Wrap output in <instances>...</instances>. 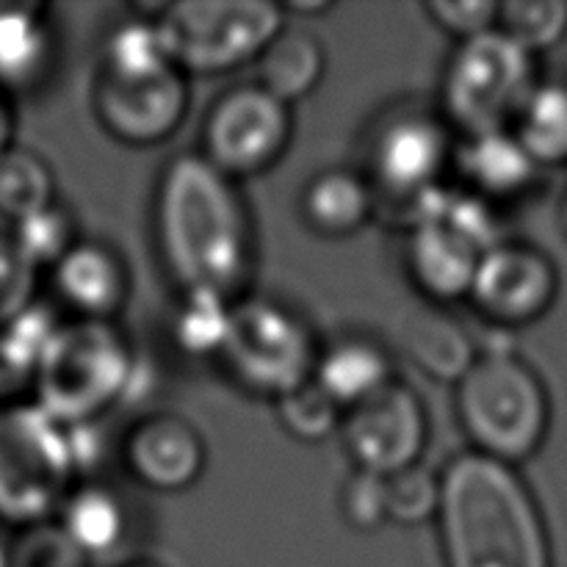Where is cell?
<instances>
[{
	"instance_id": "cell-16",
	"label": "cell",
	"mask_w": 567,
	"mask_h": 567,
	"mask_svg": "<svg viewBox=\"0 0 567 567\" xmlns=\"http://www.w3.org/2000/svg\"><path fill=\"white\" fill-rule=\"evenodd\" d=\"M482 255L449 227L421 225L410 230L408 271L419 291L435 305L471 297Z\"/></svg>"
},
{
	"instance_id": "cell-20",
	"label": "cell",
	"mask_w": 567,
	"mask_h": 567,
	"mask_svg": "<svg viewBox=\"0 0 567 567\" xmlns=\"http://www.w3.org/2000/svg\"><path fill=\"white\" fill-rule=\"evenodd\" d=\"M399 343L410 363L441 382H460L480 360L471 332L446 310H413L404 316Z\"/></svg>"
},
{
	"instance_id": "cell-18",
	"label": "cell",
	"mask_w": 567,
	"mask_h": 567,
	"mask_svg": "<svg viewBox=\"0 0 567 567\" xmlns=\"http://www.w3.org/2000/svg\"><path fill=\"white\" fill-rule=\"evenodd\" d=\"M465 188L491 203H507L535 186L540 166L529 158L513 131H493L465 138L454 153Z\"/></svg>"
},
{
	"instance_id": "cell-3",
	"label": "cell",
	"mask_w": 567,
	"mask_h": 567,
	"mask_svg": "<svg viewBox=\"0 0 567 567\" xmlns=\"http://www.w3.org/2000/svg\"><path fill=\"white\" fill-rule=\"evenodd\" d=\"M457 415L476 454L518 465L537 454L551 404L535 369L515 352H487L460 380Z\"/></svg>"
},
{
	"instance_id": "cell-10",
	"label": "cell",
	"mask_w": 567,
	"mask_h": 567,
	"mask_svg": "<svg viewBox=\"0 0 567 567\" xmlns=\"http://www.w3.org/2000/svg\"><path fill=\"white\" fill-rule=\"evenodd\" d=\"M452 127L432 111L408 109L385 116L371 138V175L374 186L402 205L415 194L437 186L452 161Z\"/></svg>"
},
{
	"instance_id": "cell-12",
	"label": "cell",
	"mask_w": 567,
	"mask_h": 567,
	"mask_svg": "<svg viewBox=\"0 0 567 567\" xmlns=\"http://www.w3.org/2000/svg\"><path fill=\"white\" fill-rule=\"evenodd\" d=\"M557 291V266L543 249L524 241H504L482 255L468 299L487 321L515 330L546 316Z\"/></svg>"
},
{
	"instance_id": "cell-24",
	"label": "cell",
	"mask_w": 567,
	"mask_h": 567,
	"mask_svg": "<svg viewBox=\"0 0 567 567\" xmlns=\"http://www.w3.org/2000/svg\"><path fill=\"white\" fill-rule=\"evenodd\" d=\"M509 131L540 169L567 164V83H537Z\"/></svg>"
},
{
	"instance_id": "cell-26",
	"label": "cell",
	"mask_w": 567,
	"mask_h": 567,
	"mask_svg": "<svg viewBox=\"0 0 567 567\" xmlns=\"http://www.w3.org/2000/svg\"><path fill=\"white\" fill-rule=\"evenodd\" d=\"M169 66L175 64H172L164 33H161L155 17L122 20L105 37L100 75L150 78L169 70Z\"/></svg>"
},
{
	"instance_id": "cell-40",
	"label": "cell",
	"mask_w": 567,
	"mask_h": 567,
	"mask_svg": "<svg viewBox=\"0 0 567 567\" xmlns=\"http://www.w3.org/2000/svg\"><path fill=\"white\" fill-rule=\"evenodd\" d=\"M559 225H563V233L567 236V192H565L563 203H559Z\"/></svg>"
},
{
	"instance_id": "cell-19",
	"label": "cell",
	"mask_w": 567,
	"mask_h": 567,
	"mask_svg": "<svg viewBox=\"0 0 567 567\" xmlns=\"http://www.w3.org/2000/svg\"><path fill=\"white\" fill-rule=\"evenodd\" d=\"M313 382L347 413L393 385V360L382 343L349 336L319 352Z\"/></svg>"
},
{
	"instance_id": "cell-2",
	"label": "cell",
	"mask_w": 567,
	"mask_h": 567,
	"mask_svg": "<svg viewBox=\"0 0 567 567\" xmlns=\"http://www.w3.org/2000/svg\"><path fill=\"white\" fill-rule=\"evenodd\" d=\"M441 487L449 567H554L540 509L513 465L463 454L443 471Z\"/></svg>"
},
{
	"instance_id": "cell-30",
	"label": "cell",
	"mask_w": 567,
	"mask_h": 567,
	"mask_svg": "<svg viewBox=\"0 0 567 567\" xmlns=\"http://www.w3.org/2000/svg\"><path fill=\"white\" fill-rule=\"evenodd\" d=\"M11 238L22 249L37 269H53L81 238H78V221L70 208L53 203L50 208L28 216L9 227Z\"/></svg>"
},
{
	"instance_id": "cell-22",
	"label": "cell",
	"mask_w": 567,
	"mask_h": 567,
	"mask_svg": "<svg viewBox=\"0 0 567 567\" xmlns=\"http://www.w3.org/2000/svg\"><path fill=\"white\" fill-rule=\"evenodd\" d=\"M324 48L305 28H282L258 59V86L286 105L308 97L324 78Z\"/></svg>"
},
{
	"instance_id": "cell-36",
	"label": "cell",
	"mask_w": 567,
	"mask_h": 567,
	"mask_svg": "<svg viewBox=\"0 0 567 567\" xmlns=\"http://www.w3.org/2000/svg\"><path fill=\"white\" fill-rule=\"evenodd\" d=\"M426 14L443 31H449L460 42H465V39L482 37V33L496 28L498 3L496 0H430L426 3Z\"/></svg>"
},
{
	"instance_id": "cell-27",
	"label": "cell",
	"mask_w": 567,
	"mask_h": 567,
	"mask_svg": "<svg viewBox=\"0 0 567 567\" xmlns=\"http://www.w3.org/2000/svg\"><path fill=\"white\" fill-rule=\"evenodd\" d=\"M55 199V175L33 150L11 147L0 158V219L9 225L50 208Z\"/></svg>"
},
{
	"instance_id": "cell-39",
	"label": "cell",
	"mask_w": 567,
	"mask_h": 567,
	"mask_svg": "<svg viewBox=\"0 0 567 567\" xmlns=\"http://www.w3.org/2000/svg\"><path fill=\"white\" fill-rule=\"evenodd\" d=\"M0 567H11V551H9V540H0Z\"/></svg>"
},
{
	"instance_id": "cell-38",
	"label": "cell",
	"mask_w": 567,
	"mask_h": 567,
	"mask_svg": "<svg viewBox=\"0 0 567 567\" xmlns=\"http://www.w3.org/2000/svg\"><path fill=\"white\" fill-rule=\"evenodd\" d=\"M332 3H327V0H291V3L282 6V11L286 14H299V17H313V14H324V11H330Z\"/></svg>"
},
{
	"instance_id": "cell-14",
	"label": "cell",
	"mask_w": 567,
	"mask_h": 567,
	"mask_svg": "<svg viewBox=\"0 0 567 567\" xmlns=\"http://www.w3.org/2000/svg\"><path fill=\"white\" fill-rule=\"evenodd\" d=\"M127 471L144 487L158 493L188 491L205 471L203 435L186 419L172 413L138 421L122 446Z\"/></svg>"
},
{
	"instance_id": "cell-7",
	"label": "cell",
	"mask_w": 567,
	"mask_h": 567,
	"mask_svg": "<svg viewBox=\"0 0 567 567\" xmlns=\"http://www.w3.org/2000/svg\"><path fill=\"white\" fill-rule=\"evenodd\" d=\"M155 20L177 70L214 75L258 61L286 28V11L269 0H181Z\"/></svg>"
},
{
	"instance_id": "cell-41",
	"label": "cell",
	"mask_w": 567,
	"mask_h": 567,
	"mask_svg": "<svg viewBox=\"0 0 567 567\" xmlns=\"http://www.w3.org/2000/svg\"><path fill=\"white\" fill-rule=\"evenodd\" d=\"M127 567H158V565H150V563H136V565H127Z\"/></svg>"
},
{
	"instance_id": "cell-33",
	"label": "cell",
	"mask_w": 567,
	"mask_h": 567,
	"mask_svg": "<svg viewBox=\"0 0 567 567\" xmlns=\"http://www.w3.org/2000/svg\"><path fill=\"white\" fill-rule=\"evenodd\" d=\"M11 567H89V557L55 520L28 526L9 540Z\"/></svg>"
},
{
	"instance_id": "cell-34",
	"label": "cell",
	"mask_w": 567,
	"mask_h": 567,
	"mask_svg": "<svg viewBox=\"0 0 567 567\" xmlns=\"http://www.w3.org/2000/svg\"><path fill=\"white\" fill-rule=\"evenodd\" d=\"M39 269L22 255L9 230H0V324L37 302Z\"/></svg>"
},
{
	"instance_id": "cell-5",
	"label": "cell",
	"mask_w": 567,
	"mask_h": 567,
	"mask_svg": "<svg viewBox=\"0 0 567 567\" xmlns=\"http://www.w3.org/2000/svg\"><path fill=\"white\" fill-rule=\"evenodd\" d=\"M133 380V349L114 321H64L50 341L33 402L64 426L89 424L109 410Z\"/></svg>"
},
{
	"instance_id": "cell-23",
	"label": "cell",
	"mask_w": 567,
	"mask_h": 567,
	"mask_svg": "<svg viewBox=\"0 0 567 567\" xmlns=\"http://www.w3.org/2000/svg\"><path fill=\"white\" fill-rule=\"evenodd\" d=\"M61 324L59 313L39 299L0 324V393L14 391L22 382L33 385L39 363Z\"/></svg>"
},
{
	"instance_id": "cell-11",
	"label": "cell",
	"mask_w": 567,
	"mask_h": 567,
	"mask_svg": "<svg viewBox=\"0 0 567 567\" xmlns=\"http://www.w3.org/2000/svg\"><path fill=\"white\" fill-rule=\"evenodd\" d=\"M343 446L358 471L393 476L419 465L426 446V413L419 393L393 382L377 396L343 413Z\"/></svg>"
},
{
	"instance_id": "cell-35",
	"label": "cell",
	"mask_w": 567,
	"mask_h": 567,
	"mask_svg": "<svg viewBox=\"0 0 567 567\" xmlns=\"http://www.w3.org/2000/svg\"><path fill=\"white\" fill-rule=\"evenodd\" d=\"M341 513L354 532H377L382 524H388L385 476L354 471L341 491Z\"/></svg>"
},
{
	"instance_id": "cell-21",
	"label": "cell",
	"mask_w": 567,
	"mask_h": 567,
	"mask_svg": "<svg viewBox=\"0 0 567 567\" xmlns=\"http://www.w3.org/2000/svg\"><path fill=\"white\" fill-rule=\"evenodd\" d=\"M305 221L327 238H343L369 225L377 208L374 186L360 172L327 169L316 175L302 192Z\"/></svg>"
},
{
	"instance_id": "cell-29",
	"label": "cell",
	"mask_w": 567,
	"mask_h": 567,
	"mask_svg": "<svg viewBox=\"0 0 567 567\" xmlns=\"http://www.w3.org/2000/svg\"><path fill=\"white\" fill-rule=\"evenodd\" d=\"M496 28L526 53H543L565 39L567 3L565 0H507L498 3Z\"/></svg>"
},
{
	"instance_id": "cell-9",
	"label": "cell",
	"mask_w": 567,
	"mask_h": 567,
	"mask_svg": "<svg viewBox=\"0 0 567 567\" xmlns=\"http://www.w3.org/2000/svg\"><path fill=\"white\" fill-rule=\"evenodd\" d=\"M288 142L291 111L258 83L230 89L205 116L203 158L230 181L275 166Z\"/></svg>"
},
{
	"instance_id": "cell-37",
	"label": "cell",
	"mask_w": 567,
	"mask_h": 567,
	"mask_svg": "<svg viewBox=\"0 0 567 567\" xmlns=\"http://www.w3.org/2000/svg\"><path fill=\"white\" fill-rule=\"evenodd\" d=\"M14 131H17L14 105H11L9 94L0 92V158L14 147Z\"/></svg>"
},
{
	"instance_id": "cell-4",
	"label": "cell",
	"mask_w": 567,
	"mask_h": 567,
	"mask_svg": "<svg viewBox=\"0 0 567 567\" xmlns=\"http://www.w3.org/2000/svg\"><path fill=\"white\" fill-rule=\"evenodd\" d=\"M70 430L37 402H0V524H48L75 482Z\"/></svg>"
},
{
	"instance_id": "cell-17",
	"label": "cell",
	"mask_w": 567,
	"mask_h": 567,
	"mask_svg": "<svg viewBox=\"0 0 567 567\" xmlns=\"http://www.w3.org/2000/svg\"><path fill=\"white\" fill-rule=\"evenodd\" d=\"M55 37L39 3H0V92L28 94L53 70Z\"/></svg>"
},
{
	"instance_id": "cell-1",
	"label": "cell",
	"mask_w": 567,
	"mask_h": 567,
	"mask_svg": "<svg viewBox=\"0 0 567 567\" xmlns=\"http://www.w3.org/2000/svg\"><path fill=\"white\" fill-rule=\"evenodd\" d=\"M155 238L183 293L238 302L252 271V227L236 183L203 155H177L155 188Z\"/></svg>"
},
{
	"instance_id": "cell-28",
	"label": "cell",
	"mask_w": 567,
	"mask_h": 567,
	"mask_svg": "<svg viewBox=\"0 0 567 567\" xmlns=\"http://www.w3.org/2000/svg\"><path fill=\"white\" fill-rule=\"evenodd\" d=\"M233 305L216 293H183L172 319V341L188 358H219L230 332Z\"/></svg>"
},
{
	"instance_id": "cell-13",
	"label": "cell",
	"mask_w": 567,
	"mask_h": 567,
	"mask_svg": "<svg viewBox=\"0 0 567 567\" xmlns=\"http://www.w3.org/2000/svg\"><path fill=\"white\" fill-rule=\"evenodd\" d=\"M188 109L186 78L177 66L150 78L100 75L94 114L111 138L131 147L161 144L177 131Z\"/></svg>"
},
{
	"instance_id": "cell-31",
	"label": "cell",
	"mask_w": 567,
	"mask_h": 567,
	"mask_svg": "<svg viewBox=\"0 0 567 567\" xmlns=\"http://www.w3.org/2000/svg\"><path fill=\"white\" fill-rule=\"evenodd\" d=\"M277 419L293 441L321 443L341 430L343 410L310 380L308 385L277 399Z\"/></svg>"
},
{
	"instance_id": "cell-6",
	"label": "cell",
	"mask_w": 567,
	"mask_h": 567,
	"mask_svg": "<svg viewBox=\"0 0 567 567\" xmlns=\"http://www.w3.org/2000/svg\"><path fill=\"white\" fill-rule=\"evenodd\" d=\"M535 55L498 28L465 39L443 72V120L465 138L509 131L537 86Z\"/></svg>"
},
{
	"instance_id": "cell-15",
	"label": "cell",
	"mask_w": 567,
	"mask_h": 567,
	"mask_svg": "<svg viewBox=\"0 0 567 567\" xmlns=\"http://www.w3.org/2000/svg\"><path fill=\"white\" fill-rule=\"evenodd\" d=\"M50 271L55 297L75 319L111 321L131 293L125 264L100 241H78Z\"/></svg>"
},
{
	"instance_id": "cell-25",
	"label": "cell",
	"mask_w": 567,
	"mask_h": 567,
	"mask_svg": "<svg viewBox=\"0 0 567 567\" xmlns=\"http://www.w3.org/2000/svg\"><path fill=\"white\" fill-rule=\"evenodd\" d=\"M61 529L86 557L116 548L125 537L127 515L120 496L103 485L72 487L61 507Z\"/></svg>"
},
{
	"instance_id": "cell-8",
	"label": "cell",
	"mask_w": 567,
	"mask_h": 567,
	"mask_svg": "<svg viewBox=\"0 0 567 567\" xmlns=\"http://www.w3.org/2000/svg\"><path fill=\"white\" fill-rule=\"evenodd\" d=\"M219 360L238 385L277 402L313 380L319 349L313 332L291 308L252 297L233 305Z\"/></svg>"
},
{
	"instance_id": "cell-32",
	"label": "cell",
	"mask_w": 567,
	"mask_h": 567,
	"mask_svg": "<svg viewBox=\"0 0 567 567\" xmlns=\"http://www.w3.org/2000/svg\"><path fill=\"white\" fill-rule=\"evenodd\" d=\"M441 476L426 465H413L388 476V520L415 526L441 513Z\"/></svg>"
}]
</instances>
